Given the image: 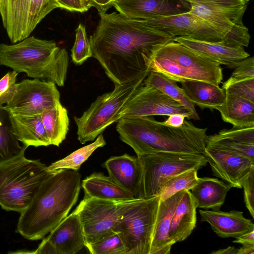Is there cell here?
<instances>
[{"label":"cell","instance_id":"obj_1","mask_svg":"<svg viewBox=\"0 0 254 254\" xmlns=\"http://www.w3.org/2000/svg\"><path fill=\"white\" fill-rule=\"evenodd\" d=\"M100 20L89 42L92 57L115 85L144 80L156 49L172 40L142 20L117 12L99 13Z\"/></svg>","mask_w":254,"mask_h":254},{"label":"cell","instance_id":"obj_2","mask_svg":"<svg viewBox=\"0 0 254 254\" xmlns=\"http://www.w3.org/2000/svg\"><path fill=\"white\" fill-rule=\"evenodd\" d=\"M81 175L71 169L53 173L42 184L29 206L20 213L16 231L24 238L38 240L67 215L80 192Z\"/></svg>","mask_w":254,"mask_h":254},{"label":"cell","instance_id":"obj_3","mask_svg":"<svg viewBox=\"0 0 254 254\" xmlns=\"http://www.w3.org/2000/svg\"><path fill=\"white\" fill-rule=\"evenodd\" d=\"M116 126L120 139L137 156L158 152L204 154L207 128L185 120L179 127L167 126L149 116L122 118Z\"/></svg>","mask_w":254,"mask_h":254},{"label":"cell","instance_id":"obj_4","mask_svg":"<svg viewBox=\"0 0 254 254\" xmlns=\"http://www.w3.org/2000/svg\"><path fill=\"white\" fill-rule=\"evenodd\" d=\"M68 61L66 50L53 41L30 36L13 45L0 44V65L59 86L64 85Z\"/></svg>","mask_w":254,"mask_h":254},{"label":"cell","instance_id":"obj_5","mask_svg":"<svg viewBox=\"0 0 254 254\" xmlns=\"http://www.w3.org/2000/svg\"><path fill=\"white\" fill-rule=\"evenodd\" d=\"M150 71L181 82L199 80L219 85L223 80L220 64L205 59L173 40L158 47L150 59Z\"/></svg>","mask_w":254,"mask_h":254},{"label":"cell","instance_id":"obj_6","mask_svg":"<svg viewBox=\"0 0 254 254\" xmlns=\"http://www.w3.org/2000/svg\"><path fill=\"white\" fill-rule=\"evenodd\" d=\"M39 160L24 154L0 166V206L21 213L30 204L44 181L53 171Z\"/></svg>","mask_w":254,"mask_h":254},{"label":"cell","instance_id":"obj_7","mask_svg":"<svg viewBox=\"0 0 254 254\" xmlns=\"http://www.w3.org/2000/svg\"><path fill=\"white\" fill-rule=\"evenodd\" d=\"M186 10L213 27L229 47H248L251 38L243 17L251 0H178Z\"/></svg>","mask_w":254,"mask_h":254},{"label":"cell","instance_id":"obj_8","mask_svg":"<svg viewBox=\"0 0 254 254\" xmlns=\"http://www.w3.org/2000/svg\"><path fill=\"white\" fill-rule=\"evenodd\" d=\"M160 198L156 195L122 201L115 231L125 243L126 254H149Z\"/></svg>","mask_w":254,"mask_h":254},{"label":"cell","instance_id":"obj_9","mask_svg":"<svg viewBox=\"0 0 254 254\" xmlns=\"http://www.w3.org/2000/svg\"><path fill=\"white\" fill-rule=\"evenodd\" d=\"M142 170L138 198L157 195L161 187L172 177L205 166L204 155L172 152H158L137 156Z\"/></svg>","mask_w":254,"mask_h":254},{"label":"cell","instance_id":"obj_10","mask_svg":"<svg viewBox=\"0 0 254 254\" xmlns=\"http://www.w3.org/2000/svg\"><path fill=\"white\" fill-rule=\"evenodd\" d=\"M144 80L115 85L111 92L97 97L80 117H74L78 140L81 144L94 140L111 124L118 121V114Z\"/></svg>","mask_w":254,"mask_h":254},{"label":"cell","instance_id":"obj_11","mask_svg":"<svg viewBox=\"0 0 254 254\" xmlns=\"http://www.w3.org/2000/svg\"><path fill=\"white\" fill-rule=\"evenodd\" d=\"M59 5L54 0H0L3 26L13 44L28 37L40 22Z\"/></svg>","mask_w":254,"mask_h":254},{"label":"cell","instance_id":"obj_12","mask_svg":"<svg viewBox=\"0 0 254 254\" xmlns=\"http://www.w3.org/2000/svg\"><path fill=\"white\" fill-rule=\"evenodd\" d=\"M56 84L39 79H25L16 84L11 99L3 106L10 114L32 116L40 115L61 103Z\"/></svg>","mask_w":254,"mask_h":254},{"label":"cell","instance_id":"obj_13","mask_svg":"<svg viewBox=\"0 0 254 254\" xmlns=\"http://www.w3.org/2000/svg\"><path fill=\"white\" fill-rule=\"evenodd\" d=\"M121 203L122 201L84 195L74 211L77 214L81 224L85 246L115 231L120 214Z\"/></svg>","mask_w":254,"mask_h":254},{"label":"cell","instance_id":"obj_14","mask_svg":"<svg viewBox=\"0 0 254 254\" xmlns=\"http://www.w3.org/2000/svg\"><path fill=\"white\" fill-rule=\"evenodd\" d=\"M175 114L190 120V113L180 104L156 88L142 83L119 111L118 119Z\"/></svg>","mask_w":254,"mask_h":254},{"label":"cell","instance_id":"obj_15","mask_svg":"<svg viewBox=\"0 0 254 254\" xmlns=\"http://www.w3.org/2000/svg\"><path fill=\"white\" fill-rule=\"evenodd\" d=\"M142 20L149 27L172 38L186 37L211 42H222L224 40L213 27L189 11Z\"/></svg>","mask_w":254,"mask_h":254},{"label":"cell","instance_id":"obj_16","mask_svg":"<svg viewBox=\"0 0 254 254\" xmlns=\"http://www.w3.org/2000/svg\"><path fill=\"white\" fill-rule=\"evenodd\" d=\"M203 155L214 175L232 188H242L244 181L254 171V161L246 157L208 148Z\"/></svg>","mask_w":254,"mask_h":254},{"label":"cell","instance_id":"obj_17","mask_svg":"<svg viewBox=\"0 0 254 254\" xmlns=\"http://www.w3.org/2000/svg\"><path fill=\"white\" fill-rule=\"evenodd\" d=\"M113 6L127 18L149 20L185 12L187 10L178 0H120Z\"/></svg>","mask_w":254,"mask_h":254},{"label":"cell","instance_id":"obj_18","mask_svg":"<svg viewBox=\"0 0 254 254\" xmlns=\"http://www.w3.org/2000/svg\"><path fill=\"white\" fill-rule=\"evenodd\" d=\"M172 40L205 59L230 68H235L240 61L250 57L242 46L229 47L221 42L197 40L186 37H175Z\"/></svg>","mask_w":254,"mask_h":254},{"label":"cell","instance_id":"obj_19","mask_svg":"<svg viewBox=\"0 0 254 254\" xmlns=\"http://www.w3.org/2000/svg\"><path fill=\"white\" fill-rule=\"evenodd\" d=\"M199 212L201 221L208 223L217 235L222 238H236L254 230V223L244 217L242 211L199 210Z\"/></svg>","mask_w":254,"mask_h":254},{"label":"cell","instance_id":"obj_20","mask_svg":"<svg viewBox=\"0 0 254 254\" xmlns=\"http://www.w3.org/2000/svg\"><path fill=\"white\" fill-rule=\"evenodd\" d=\"M109 176L138 198L142 170L137 157L124 154L112 156L104 163Z\"/></svg>","mask_w":254,"mask_h":254},{"label":"cell","instance_id":"obj_21","mask_svg":"<svg viewBox=\"0 0 254 254\" xmlns=\"http://www.w3.org/2000/svg\"><path fill=\"white\" fill-rule=\"evenodd\" d=\"M47 238L59 254H74L85 247L82 227L74 211L63 220Z\"/></svg>","mask_w":254,"mask_h":254},{"label":"cell","instance_id":"obj_22","mask_svg":"<svg viewBox=\"0 0 254 254\" xmlns=\"http://www.w3.org/2000/svg\"><path fill=\"white\" fill-rule=\"evenodd\" d=\"M185 190L160 200L149 254H170L173 245L169 236L171 221Z\"/></svg>","mask_w":254,"mask_h":254},{"label":"cell","instance_id":"obj_23","mask_svg":"<svg viewBox=\"0 0 254 254\" xmlns=\"http://www.w3.org/2000/svg\"><path fill=\"white\" fill-rule=\"evenodd\" d=\"M197 205L189 190H186L172 216L169 236L173 245L186 240L196 226Z\"/></svg>","mask_w":254,"mask_h":254},{"label":"cell","instance_id":"obj_24","mask_svg":"<svg viewBox=\"0 0 254 254\" xmlns=\"http://www.w3.org/2000/svg\"><path fill=\"white\" fill-rule=\"evenodd\" d=\"M9 114L12 132L23 145L27 147L51 145L40 115Z\"/></svg>","mask_w":254,"mask_h":254},{"label":"cell","instance_id":"obj_25","mask_svg":"<svg viewBox=\"0 0 254 254\" xmlns=\"http://www.w3.org/2000/svg\"><path fill=\"white\" fill-rule=\"evenodd\" d=\"M81 186L84 195L94 198L117 202L135 198L131 192L101 173H93L86 177L82 180Z\"/></svg>","mask_w":254,"mask_h":254},{"label":"cell","instance_id":"obj_26","mask_svg":"<svg viewBox=\"0 0 254 254\" xmlns=\"http://www.w3.org/2000/svg\"><path fill=\"white\" fill-rule=\"evenodd\" d=\"M232 187L218 179L198 178L196 184L190 190L197 208L219 210L224 204Z\"/></svg>","mask_w":254,"mask_h":254},{"label":"cell","instance_id":"obj_27","mask_svg":"<svg viewBox=\"0 0 254 254\" xmlns=\"http://www.w3.org/2000/svg\"><path fill=\"white\" fill-rule=\"evenodd\" d=\"M180 83L189 99L202 110L215 109L225 100V90L219 85L199 80H185Z\"/></svg>","mask_w":254,"mask_h":254},{"label":"cell","instance_id":"obj_28","mask_svg":"<svg viewBox=\"0 0 254 254\" xmlns=\"http://www.w3.org/2000/svg\"><path fill=\"white\" fill-rule=\"evenodd\" d=\"M224 122L233 127H254V103L226 92L224 103L215 109Z\"/></svg>","mask_w":254,"mask_h":254},{"label":"cell","instance_id":"obj_29","mask_svg":"<svg viewBox=\"0 0 254 254\" xmlns=\"http://www.w3.org/2000/svg\"><path fill=\"white\" fill-rule=\"evenodd\" d=\"M143 84L156 88L180 104L190 113V120H199L195 105L189 99L184 90L177 85L176 82L160 73L150 71Z\"/></svg>","mask_w":254,"mask_h":254},{"label":"cell","instance_id":"obj_30","mask_svg":"<svg viewBox=\"0 0 254 254\" xmlns=\"http://www.w3.org/2000/svg\"><path fill=\"white\" fill-rule=\"evenodd\" d=\"M40 115L51 145L59 146L69 129L67 110L60 103L54 108L44 111Z\"/></svg>","mask_w":254,"mask_h":254},{"label":"cell","instance_id":"obj_31","mask_svg":"<svg viewBox=\"0 0 254 254\" xmlns=\"http://www.w3.org/2000/svg\"><path fill=\"white\" fill-rule=\"evenodd\" d=\"M19 142L11 129L9 113L0 106V166L24 154L28 147Z\"/></svg>","mask_w":254,"mask_h":254},{"label":"cell","instance_id":"obj_32","mask_svg":"<svg viewBox=\"0 0 254 254\" xmlns=\"http://www.w3.org/2000/svg\"><path fill=\"white\" fill-rule=\"evenodd\" d=\"M102 133L99 134L92 143L82 147L73 152L65 157L53 163L48 166L50 171L66 169L78 171L81 165L99 147L106 145Z\"/></svg>","mask_w":254,"mask_h":254},{"label":"cell","instance_id":"obj_33","mask_svg":"<svg viewBox=\"0 0 254 254\" xmlns=\"http://www.w3.org/2000/svg\"><path fill=\"white\" fill-rule=\"evenodd\" d=\"M197 171L194 169H190L168 179L157 194L160 200L167 199L181 190H190L197 183Z\"/></svg>","mask_w":254,"mask_h":254},{"label":"cell","instance_id":"obj_34","mask_svg":"<svg viewBox=\"0 0 254 254\" xmlns=\"http://www.w3.org/2000/svg\"><path fill=\"white\" fill-rule=\"evenodd\" d=\"M206 148L225 151L254 161V145L238 143L221 137L218 134L208 135Z\"/></svg>","mask_w":254,"mask_h":254},{"label":"cell","instance_id":"obj_35","mask_svg":"<svg viewBox=\"0 0 254 254\" xmlns=\"http://www.w3.org/2000/svg\"><path fill=\"white\" fill-rule=\"evenodd\" d=\"M85 247L92 254H126L125 243L119 232L113 231Z\"/></svg>","mask_w":254,"mask_h":254},{"label":"cell","instance_id":"obj_36","mask_svg":"<svg viewBox=\"0 0 254 254\" xmlns=\"http://www.w3.org/2000/svg\"><path fill=\"white\" fill-rule=\"evenodd\" d=\"M72 61L76 65H81L89 58L92 57L91 46L85 28L79 24L76 29L75 40L71 49Z\"/></svg>","mask_w":254,"mask_h":254},{"label":"cell","instance_id":"obj_37","mask_svg":"<svg viewBox=\"0 0 254 254\" xmlns=\"http://www.w3.org/2000/svg\"><path fill=\"white\" fill-rule=\"evenodd\" d=\"M229 78L223 84L224 90L242 81L254 78V58L248 57L240 61Z\"/></svg>","mask_w":254,"mask_h":254},{"label":"cell","instance_id":"obj_38","mask_svg":"<svg viewBox=\"0 0 254 254\" xmlns=\"http://www.w3.org/2000/svg\"><path fill=\"white\" fill-rule=\"evenodd\" d=\"M221 137L238 143L254 145V127H233L231 129H223L218 133Z\"/></svg>","mask_w":254,"mask_h":254},{"label":"cell","instance_id":"obj_39","mask_svg":"<svg viewBox=\"0 0 254 254\" xmlns=\"http://www.w3.org/2000/svg\"><path fill=\"white\" fill-rule=\"evenodd\" d=\"M18 72H8L0 79V106L7 104L12 98L16 87Z\"/></svg>","mask_w":254,"mask_h":254},{"label":"cell","instance_id":"obj_40","mask_svg":"<svg viewBox=\"0 0 254 254\" xmlns=\"http://www.w3.org/2000/svg\"><path fill=\"white\" fill-rule=\"evenodd\" d=\"M225 90L226 93L254 103V78L236 83Z\"/></svg>","mask_w":254,"mask_h":254},{"label":"cell","instance_id":"obj_41","mask_svg":"<svg viewBox=\"0 0 254 254\" xmlns=\"http://www.w3.org/2000/svg\"><path fill=\"white\" fill-rule=\"evenodd\" d=\"M244 202L251 215L254 218V171L244 181Z\"/></svg>","mask_w":254,"mask_h":254},{"label":"cell","instance_id":"obj_42","mask_svg":"<svg viewBox=\"0 0 254 254\" xmlns=\"http://www.w3.org/2000/svg\"><path fill=\"white\" fill-rule=\"evenodd\" d=\"M59 5V8L68 10L71 11L83 12L88 8L82 3L81 0H54Z\"/></svg>","mask_w":254,"mask_h":254},{"label":"cell","instance_id":"obj_43","mask_svg":"<svg viewBox=\"0 0 254 254\" xmlns=\"http://www.w3.org/2000/svg\"><path fill=\"white\" fill-rule=\"evenodd\" d=\"M31 253L59 254L55 246L47 238L43 239L36 251Z\"/></svg>","mask_w":254,"mask_h":254},{"label":"cell","instance_id":"obj_44","mask_svg":"<svg viewBox=\"0 0 254 254\" xmlns=\"http://www.w3.org/2000/svg\"><path fill=\"white\" fill-rule=\"evenodd\" d=\"M186 116L184 115L175 114L169 116V117L163 123L169 126L179 127L183 125Z\"/></svg>","mask_w":254,"mask_h":254},{"label":"cell","instance_id":"obj_45","mask_svg":"<svg viewBox=\"0 0 254 254\" xmlns=\"http://www.w3.org/2000/svg\"><path fill=\"white\" fill-rule=\"evenodd\" d=\"M114 0H92L91 5L95 7L99 13H105L113 6Z\"/></svg>","mask_w":254,"mask_h":254},{"label":"cell","instance_id":"obj_46","mask_svg":"<svg viewBox=\"0 0 254 254\" xmlns=\"http://www.w3.org/2000/svg\"><path fill=\"white\" fill-rule=\"evenodd\" d=\"M233 243L240 244L242 246L254 245V230L236 238Z\"/></svg>","mask_w":254,"mask_h":254},{"label":"cell","instance_id":"obj_47","mask_svg":"<svg viewBox=\"0 0 254 254\" xmlns=\"http://www.w3.org/2000/svg\"><path fill=\"white\" fill-rule=\"evenodd\" d=\"M238 249L234 247H228L227 248L220 249L211 253V254H237Z\"/></svg>","mask_w":254,"mask_h":254},{"label":"cell","instance_id":"obj_48","mask_svg":"<svg viewBox=\"0 0 254 254\" xmlns=\"http://www.w3.org/2000/svg\"><path fill=\"white\" fill-rule=\"evenodd\" d=\"M237 254H254V245L243 246L238 249Z\"/></svg>","mask_w":254,"mask_h":254},{"label":"cell","instance_id":"obj_49","mask_svg":"<svg viewBox=\"0 0 254 254\" xmlns=\"http://www.w3.org/2000/svg\"><path fill=\"white\" fill-rule=\"evenodd\" d=\"M84 5L88 9L91 7V4L92 0H81Z\"/></svg>","mask_w":254,"mask_h":254},{"label":"cell","instance_id":"obj_50","mask_svg":"<svg viewBox=\"0 0 254 254\" xmlns=\"http://www.w3.org/2000/svg\"><path fill=\"white\" fill-rule=\"evenodd\" d=\"M116 0H114V1H116Z\"/></svg>","mask_w":254,"mask_h":254}]
</instances>
